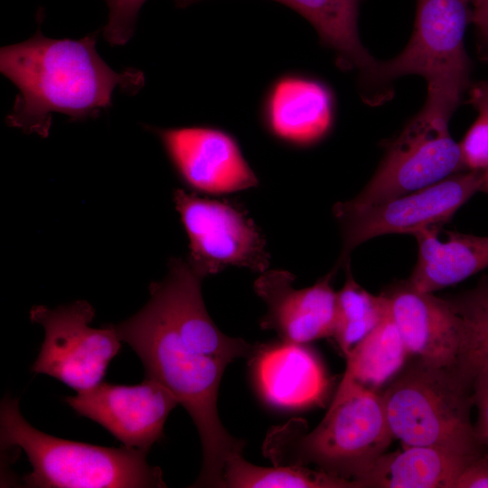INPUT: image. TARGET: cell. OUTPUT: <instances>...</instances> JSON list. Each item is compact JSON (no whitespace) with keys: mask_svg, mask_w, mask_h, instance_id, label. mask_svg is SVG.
I'll return each mask as SVG.
<instances>
[{"mask_svg":"<svg viewBox=\"0 0 488 488\" xmlns=\"http://www.w3.org/2000/svg\"><path fill=\"white\" fill-rule=\"evenodd\" d=\"M470 102L478 115L459 145L465 167L484 171L488 167V81L473 86Z\"/></svg>","mask_w":488,"mask_h":488,"instance_id":"obj_24","label":"cell"},{"mask_svg":"<svg viewBox=\"0 0 488 488\" xmlns=\"http://www.w3.org/2000/svg\"><path fill=\"white\" fill-rule=\"evenodd\" d=\"M454 488H488V455L471 461L457 476Z\"/></svg>","mask_w":488,"mask_h":488,"instance_id":"obj_27","label":"cell"},{"mask_svg":"<svg viewBox=\"0 0 488 488\" xmlns=\"http://www.w3.org/2000/svg\"><path fill=\"white\" fill-rule=\"evenodd\" d=\"M471 22L482 35L488 40V0H469Z\"/></svg>","mask_w":488,"mask_h":488,"instance_id":"obj_28","label":"cell"},{"mask_svg":"<svg viewBox=\"0 0 488 488\" xmlns=\"http://www.w3.org/2000/svg\"><path fill=\"white\" fill-rule=\"evenodd\" d=\"M149 292L141 310L113 325L140 358L145 378L166 387L198 430L202 465L192 486L222 488L228 459L245 446L224 428L217 408L221 378L239 342L216 326L193 291L162 280Z\"/></svg>","mask_w":488,"mask_h":488,"instance_id":"obj_1","label":"cell"},{"mask_svg":"<svg viewBox=\"0 0 488 488\" xmlns=\"http://www.w3.org/2000/svg\"><path fill=\"white\" fill-rule=\"evenodd\" d=\"M335 269L314 285L296 289L295 277L286 270H266L254 284L257 295L267 305L260 325L275 331L282 341L297 343L332 337L336 292L332 281Z\"/></svg>","mask_w":488,"mask_h":488,"instance_id":"obj_13","label":"cell"},{"mask_svg":"<svg viewBox=\"0 0 488 488\" xmlns=\"http://www.w3.org/2000/svg\"><path fill=\"white\" fill-rule=\"evenodd\" d=\"M343 286L336 292L335 320L332 338L344 355L385 316L389 301L385 294L374 296L353 278L349 262Z\"/></svg>","mask_w":488,"mask_h":488,"instance_id":"obj_22","label":"cell"},{"mask_svg":"<svg viewBox=\"0 0 488 488\" xmlns=\"http://www.w3.org/2000/svg\"><path fill=\"white\" fill-rule=\"evenodd\" d=\"M446 234V241L437 239L436 228L414 234L418 260L408 281L416 289L433 293L488 267V237L452 231Z\"/></svg>","mask_w":488,"mask_h":488,"instance_id":"obj_18","label":"cell"},{"mask_svg":"<svg viewBox=\"0 0 488 488\" xmlns=\"http://www.w3.org/2000/svg\"><path fill=\"white\" fill-rule=\"evenodd\" d=\"M262 119L268 132L295 146L322 140L332 128L334 99L322 81L301 74H286L269 86L262 104Z\"/></svg>","mask_w":488,"mask_h":488,"instance_id":"obj_15","label":"cell"},{"mask_svg":"<svg viewBox=\"0 0 488 488\" xmlns=\"http://www.w3.org/2000/svg\"><path fill=\"white\" fill-rule=\"evenodd\" d=\"M306 429L297 418L274 427L264 442L265 456L274 465L314 464L356 482L394 438L382 396L345 374L324 418Z\"/></svg>","mask_w":488,"mask_h":488,"instance_id":"obj_3","label":"cell"},{"mask_svg":"<svg viewBox=\"0 0 488 488\" xmlns=\"http://www.w3.org/2000/svg\"><path fill=\"white\" fill-rule=\"evenodd\" d=\"M145 1L105 0L108 17L103 34L111 45H124L131 39L139 10Z\"/></svg>","mask_w":488,"mask_h":488,"instance_id":"obj_25","label":"cell"},{"mask_svg":"<svg viewBox=\"0 0 488 488\" xmlns=\"http://www.w3.org/2000/svg\"><path fill=\"white\" fill-rule=\"evenodd\" d=\"M481 191L488 192V167L483 171V181Z\"/></svg>","mask_w":488,"mask_h":488,"instance_id":"obj_29","label":"cell"},{"mask_svg":"<svg viewBox=\"0 0 488 488\" xmlns=\"http://www.w3.org/2000/svg\"><path fill=\"white\" fill-rule=\"evenodd\" d=\"M409 352L389 313L345 356L344 374L374 389L398 374Z\"/></svg>","mask_w":488,"mask_h":488,"instance_id":"obj_20","label":"cell"},{"mask_svg":"<svg viewBox=\"0 0 488 488\" xmlns=\"http://www.w3.org/2000/svg\"><path fill=\"white\" fill-rule=\"evenodd\" d=\"M153 130L179 175L196 191L224 194L258 184L239 144L224 130L202 126Z\"/></svg>","mask_w":488,"mask_h":488,"instance_id":"obj_12","label":"cell"},{"mask_svg":"<svg viewBox=\"0 0 488 488\" xmlns=\"http://www.w3.org/2000/svg\"><path fill=\"white\" fill-rule=\"evenodd\" d=\"M2 449L23 450L32 471L31 488H162V470L148 464V452L127 446L106 447L43 433L23 417L19 399L5 396L0 406Z\"/></svg>","mask_w":488,"mask_h":488,"instance_id":"obj_4","label":"cell"},{"mask_svg":"<svg viewBox=\"0 0 488 488\" xmlns=\"http://www.w3.org/2000/svg\"><path fill=\"white\" fill-rule=\"evenodd\" d=\"M203 0H174L184 8ZM303 15L321 41L333 49L343 64L361 71L368 79L378 62L365 50L358 33L359 0H275Z\"/></svg>","mask_w":488,"mask_h":488,"instance_id":"obj_19","label":"cell"},{"mask_svg":"<svg viewBox=\"0 0 488 488\" xmlns=\"http://www.w3.org/2000/svg\"><path fill=\"white\" fill-rule=\"evenodd\" d=\"M94 316L93 306L85 300L55 309L33 306L30 318L43 327L45 336L32 371L55 378L76 392L101 383L122 341L113 324L91 327Z\"/></svg>","mask_w":488,"mask_h":488,"instance_id":"obj_8","label":"cell"},{"mask_svg":"<svg viewBox=\"0 0 488 488\" xmlns=\"http://www.w3.org/2000/svg\"><path fill=\"white\" fill-rule=\"evenodd\" d=\"M452 114L426 101L390 144L362 191L337 204L349 210L370 207L436 183L465 168L459 143L449 132Z\"/></svg>","mask_w":488,"mask_h":488,"instance_id":"obj_7","label":"cell"},{"mask_svg":"<svg viewBox=\"0 0 488 488\" xmlns=\"http://www.w3.org/2000/svg\"><path fill=\"white\" fill-rule=\"evenodd\" d=\"M64 401L79 415L103 427L123 446L148 452L162 439L170 412L180 405L158 381L145 378L136 385L102 381Z\"/></svg>","mask_w":488,"mask_h":488,"instance_id":"obj_11","label":"cell"},{"mask_svg":"<svg viewBox=\"0 0 488 488\" xmlns=\"http://www.w3.org/2000/svg\"><path fill=\"white\" fill-rule=\"evenodd\" d=\"M488 455V454H487Z\"/></svg>","mask_w":488,"mask_h":488,"instance_id":"obj_30","label":"cell"},{"mask_svg":"<svg viewBox=\"0 0 488 488\" xmlns=\"http://www.w3.org/2000/svg\"><path fill=\"white\" fill-rule=\"evenodd\" d=\"M385 295L409 354L431 365L455 368L465 340V324L450 303L416 289L408 280Z\"/></svg>","mask_w":488,"mask_h":488,"instance_id":"obj_14","label":"cell"},{"mask_svg":"<svg viewBox=\"0 0 488 488\" xmlns=\"http://www.w3.org/2000/svg\"><path fill=\"white\" fill-rule=\"evenodd\" d=\"M382 454L356 479L359 487L454 488L462 470L478 456L425 446Z\"/></svg>","mask_w":488,"mask_h":488,"instance_id":"obj_17","label":"cell"},{"mask_svg":"<svg viewBox=\"0 0 488 488\" xmlns=\"http://www.w3.org/2000/svg\"><path fill=\"white\" fill-rule=\"evenodd\" d=\"M394 438L468 456L483 454L470 410L472 386L455 368L418 361L398 373L381 395Z\"/></svg>","mask_w":488,"mask_h":488,"instance_id":"obj_5","label":"cell"},{"mask_svg":"<svg viewBox=\"0 0 488 488\" xmlns=\"http://www.w3.org/2000/svg\"><path fill=\"white\" fill-rule=\"evenodd\" d=\"M174 201L189 239L188 262L202 278L231 266L267 269L265 239L239 208L181 189Z\"/></svg>","mask_w":488,"mask_h":488,"instance_id":"obj_10","label":"cell"},{"mask_svg":"<svg viewBox=\"0 0 488 488\" xmlns=\"http://www.w3.org/2000/svg\"><path fill=\"white\" fill-rule=\"evenodd\" d=\"M251 361L257 389L273 407L300 409L320 404L325 397L326 371L305 343L282 341L258 347Z\"/></svg>","mask_w":488,"mask_h":488,"instance_id":"obj_16","label":"cell"},{"mask_svg":"<svg viewBox=\"0 0 488 488\" xmlns=\"http://www.w3.org/2000/svg\"><path fill=\"white\" fill-rule=\"evenodd\" d=\"M470 21L469 0H417L408 43L395 58L378 62L371 79L422 76L427 82V100L455 111L468 84L470 61L464 38Z\"/></svg>","mask_w":488,"mask_h":488,"instance_id":"obj_6","label":"cell"},{"mask_svg":"<svg viewBox=\"0 0 488 488\" xmlns=\"http://www.w3.org/2000/svg\"><path fill=\"white\" fill-rule=\"evenodd\" d=\"M355 481L306 465L262 467L246 461L242 453L227 461L222 488H357Z\"/></svg>","mask_w":488,"mask_h":488,"instance_id":"obj_21","label":"cell"},{"mask_svg":"<svg viewBox=\"0 0 488 488\" xmlns=\"http://www.w3.org/2000/svg\"><path fill=\"white\" fill-rule=\"evenodd\" d=\"M97 34L52 39L39 28L30 39L2 47L0 70L19 91L6 124L45 137L53 113L76 119L97 117L111 106L115 89L138 92L144 74L111 69L96 50Z\"/></svg>","mask_w":488,"mask_h":488,"instance_id":"obj_2","label":"cell"},{"mask_svg":"<svg viewBox=\"0 0 488 488\" xmlns=\"http://www.w3.org/2000/svg\"><path fill=\"white\" fill-rule=\"evenodd\" d=\"M448 302L465 324V340L455 370L472 386L476 374L488 366V277Z\"/></svg>","mask_w":488,"mask_h":488,"instance_id":"obj_23","label":"cell"},{"mask_svg":"<svg viewBox=\"0 0 488 488\" xmlns=\"http://www.w3.org/2000/svg\"><path fill=\"white\" fill-rule=\"evenodd\" d=\"M473 403L477 408L474 425L478 442L488 447V366L479 371L472 382Z\"/></svg>","mask_w":488,"mask_h":488,"instance_id":"obj_26","label":"cell"},{"mask_svg":"<svg viewBox=\"0 0 488 488\" xmlns=\"http://www.w3.org/2000/svg\"><path fill=\"white\" fill-rule=\"evenodd\" d=\"M483 181V171H470L370 207L349 210L336 204L334 215L343 232L339 266L346 264L354 248L372 238L437 228L481 191Z\"/></svg>","mask_w":488,"mask_h":488,"instance_id":"obj_9","label":"cell"}]
</instances>
